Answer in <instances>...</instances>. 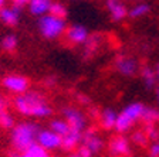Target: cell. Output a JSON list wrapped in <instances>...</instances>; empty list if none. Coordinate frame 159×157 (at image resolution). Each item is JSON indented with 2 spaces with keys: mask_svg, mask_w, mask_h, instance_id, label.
I'll return each mask as SVG.
<instances>
[{
  "mask_svg": "<svg viewBox=\"0 0 159 157\" xmlns=\"http://www.w3.org/2000/svg\"><path fill=\"white\" fill-rule=\"evenodd\" d=\"M63 115H64V120L68 123L71 130H77L83 133L85 130V116L81 111H78L77 108L73 106H66L63 109Z\"/></svg>",
  "mask_w": 159,
  "mask_h": 157,
  "instance_id": "cell-6",
  "label": "cell"
},
{
  "mask_svg": "<svg viewBox=\"0 0 159 157\" xmlns=\"http://www.w3.org/2000/svg\"><path fill=\"white\" fill-rule=\"evenodd\" d=\"M41 129L36 123L31 122H21L16 124L11 132V146L16 151L23 153L33 144L37 143V136Z\"/></svg>",
  "mask_w": 159,
  "mask_h": 157,
  "instance_id": "cell-2",
  "label": "cell"
},
{
  "mask_svg": "<svg viewBox=\"0 0 159 157\" xmlns=\"http://www.w3.org/2000/svg\"><path fill=\"white\" fill-rule=\"evenodd\" d=\"M20 11L21 10L16 9V7H2L0 9V20L7 26H16L20 20Z\"/></svg>",
  "mask_w": 159,
  "mask_h": 157,
  "instance_id": "cell-15",
  "label": "cell"
},
{
  "mask_svg": "<svg viewBox=\"0 0 159 157\" xmlns=\"http://www.w3.org/2000/svg\"><path fill=\"white\" fill-rule=\"evenodd\" d=\"M141 120L145 124H155V122L159 120V115H158V109L152 108V106H145L141 115Z\"/></svg>",
  "mask_w": 159,
  "mask_h": 157,
  "instance_id": "cell-20",
  "label": "cell"
},
{
  "mask_svg": "<svg viewBox=\"0 0 159 157\" xmlns=\"http://www.w3.org/2000/svg\"><path fill=\"white\" fill-rule=\"evenodd\" d=\"M19 157H51L48 154V151L44 150L41 146H39V144H33L31 147H29L26 151H23V153H20Z\"/></svg>",
  "mask_w": 159,
  "mask_h": 157,
  "instance_id": "cell-21",
  "label": "cell"
},
{
  "mask_svg": "<svg viewBox=\"0 0 159 157\" xmlns=\"http://www.w3.org/2000/svg\"><path fill=\"white\" fill-rule=\"evenodd\" d=\"M115 69L124 76H134L138 72V62L132 57H118L115 61Z\"/></svg>",
  "mask_w": 159,
  "mask_h": 157,
  "instance_id": "cell-11",
  "label": "cell"
},
{
  "mask_svg": "<svg viewBox=\"0 0 159 157\" xmlns=\"http://www.w3.org/2000/svg\"><path fill=\"white\" fill-rule=\"evenodd\" d=\"M11 6L19 9V10H21L24 6H29V2H27V0H14L13 3H11Z\"/></svg>",
  "mask_w": 159,
  "mask_h": 157,
  "instance_id": "cell-29",
  "label": "cell"
},
{
  "mask_svg": "<svg viewBox=\"0 0 159 157\" xmlns=\"http://www.w3.org/2000/svg\"><path fill=\"white\" fill-rule=\"evenodd\" d=\"M143 132H145L148 140H151V142L159 140V130L156 129L155 124H146V126H145V130H143Z\"/></svg>",
  "mask_w": 159,
  "mask_h": 157,
  "instance_id": "cell-25",
  "label": "cell"
},
{
  "mask_svg": "<svg viewBox=\"0 0 159 157\" xmlns=\"http://www.w3.org/2000/svg\"><path fill=\"white\" fill-rule=\"evenodd\" d=\"M37 144L47 151L56 150V149L61 147V137L50 129H41L37 136Z\"/></svg>",
  "mask_w": 159,
  "mask_h": 157,
  "instance_id": "cell-8",
  "label": "cell"
},
{
  "mask_svg": "<svg viewBox=\"0 0 159 157\" xmlns=\"http://www.w3.org/2000/svg\"><path fill=\"white\" fill-rule=\"evenodd\" d=\"M68 157H80V156H78L77 153H70V156H68Z\"/></svg>",
  "mask_w": 159,
  "mask_h": 157,
  "instance_id": "cell-34",
  "label": "cell"
},
{
  "mask_svg": "<svg viewBox=\"0 0 159 157\" xmlns=\"http://www.w3.org/2000/svg\"><path fill=\"white\" fill-rule=\"evenodd\" d=\"M77 154H78L80 157H93V154H91V151L88 150V149L85 147V146H78V150H77Z\"/></svg>",
  "mask_w": 159,
  "mask_h": 157,
  "instance_id": "cell-28",
  "label": "cell"
},
{
  "mask_svg": "<svg viewBox=\"0 0 159 157\" xmlns=\"http://www.w3.org/2000/svg\"><path fill=\"white\" fill-rule=\"evenodd\" d=\"M0 126L4 129H11L14 128V120L11 118V115L9 112H0Z\"/></svg>",
  "mask_w": 159,
  "mask_h": 157,
  "instance_id": "cell-24",
  "label": "cell"
},
{
  "mask_svg": "<svg viewBox=\"0 0 159 157\" xmlns=\"http://www.w3.org/2000/svg\"><path fill=\"white\" fill-rule=\"evenodd\" d=\"M51 16L58 17V19L66 20L67 17V7L63 3H58V2H51V7H50V13Z\"/></svg>",
  "mask_w": 159,
  "mask_h": 157,
  "instance_id": "cell-22",
  "label": "cell"
},
{
  "mask_svg": "<svg viewBox=\"0 0 159 157\" xmlns=\"http://www.w3.org/2000/svg\"><path fill=\"white\" fill-rule=\"evenodd\" d=\"M108 150L111 153V156L114 157H124L128 156L131 153V143L129 139L124 134H116L114 136L108 143Z\"/></svg>",
  "mask_w": 159,
  "mask_h": 157,
  "instance_id": "cell-7",
  "label": "cell"
},
{
  "mask_svg": "<svg viewBox=\"0 0 159 157\" xmlns=\"http://www.w3.org/2000/svg\"><path fill=\"white\" fill-rule=\"evenodd\" d=\"M14 108L20 115L34 118H47L53 112L46 96L36 91H27L23 95H19L14 99Z\"/></svg>",
  "mask_w": 159,
  "mask_h": 157,
  "instance_id": "cell-1",
  "label": "cell"
},
{
  "mask_svg": "<svg viewBox=\"0 0 159 157\" xmlns=\"http://www.w3.org/2000/svg\"><path fill=\"white\" fill-rule=\"evenodd\" d=\"M141 76H142V79H143V84H145L146 89H156L158 82H156L155 71H153L152 68L143 67V68L141 69Z\"/></svg>",
  "mask_w": 159,
  "mask_h": 157,
  "instance_id": "cell-17",
  "label": "cell"
},
{
  "mask_svg": "<svg viewBox=\"0 0 159 157\" xmlns=\"http://www.w3.org/2000/svg\"><path fill=\"white\" fill-rule=\"evenodd\" d=\"M6 111V102H4L3 98H0V112H4Z\"/></svg>",
  "mask_w": 159,
  "mask_h": 157,
  "instance_id": "cell-30",
  "label": "cell"
},
{
  "mask_svg": "<svg viewBox=\"0 0 159 157\" xmlns=\"http://www.w3.org/2000/svg\"><path fill=\"white\" fill-rule=\"evenodd\" d=\"M50 7H51L50 0H30L29 2V10L33 16H47L50 13Z\"/></svg>",
  "mask_w": 159,
  "mask_h": 157,
  "instance_id": "cell-16",
  "label": "cell"
},
{
  "mask_svg": "<svg viewBox=\"0 0 159 157\" xmlns=\"http://www.w3.org/2000/svg\"><path fill=\"white\" fill-rule=\"evenodd\" d=\"M78 98H80V102H83V103H89V99L87 98L85 95H78Z\"/></svg>",
  "mask_w": 159,
  "mask_h": 157,
  "instance_id": "cell-32",
  "label": "cell"
},
{
  "mask_svg": "<svg viewBox=\"0 0 159 157\" xmlns=\"http://www.w3.org/2000/svg\"><path fill=\"white\" fill-rule=\"evenodd\" d=\"M149 156L151 157H159V140L151 143V146H149Z\"/></svg>",
  "mask_w": 159,
  "mask_h": 157,
  "instance_id": "cell-27",
  "label": "cell"
},
{
  "mask_svg": "<svg viewBox=\"0 0 159 157\" xmlns=\"http://www.w3.org/2000/svg\"><path fill=\"white\" fill-rule=\"evenodd\" d=\"M151 11V6L148 3H136L128 10V16L132 19H141Z\"/></svg>",
  "mask_w": 159,
  "mask_h": 157,
  "instance_id": "cell-19",
  "label": "cell"
},
{
  "mask_svg": "<svg viewBox=\"0 0 159 157\" xmlns=\"http://www.w3.org/2000/svg\"><path fill=\"white\" fill-rule=\"evenodd\" d=\"M155 76H156V82H158V85H159V62L156 64V67H155Z\"/></svg>",
  "mask_w": 159,
  "mask_h": 157,
  "instance_id": "cell-31",
  "label": "cell"
},
{
  "mask_svg": "<svg viewBox=\"0 0 159 157\" xmlns=\"http://www.w3.org/2000/svg\"><path fill=\"white\" fill-rule=\"evenodd\" d=\"M116 116H118V113L112 108H104L99 112V124H101V128L105 129V130L114 129L115 128Z\"/></svg>",
  "mask_w": 159,
  "mask_h": 157,
  "instance_id": "cell-14",
  "label": "cell"
},
{
  "mask_svg": "<svg viewBox=\"0 0 159 157\" xmlns=\"http://www.w3.org/2000/svg\"><path fill=\"white\" fill-rule=\"evenodd\" d=\"M143 108H145V105L141 103V102L128 103L125 108L118 113L116 122H115V128L114 129H115L118 133H125V132H128L136 122L141 120V115H142Z\"/></svg>",
  "mask_w": 159,
  "mask_h": 157,
  "instance_id": "cell-3",
  "label": "cell"
},
{
  "mask_svg": "<svg viewBox=\"0 0 159 157\" xmlns=\"http://www.w3.org/2000/svg\"><path fill=\"white\" fill-rule=\"evenodd\" d=\"M155 96H156V101H158V108H156V109H158V115H159V88L155 89Z\"/></svg>",
  "mask_w": 159,
  "mask_h": 157,
  "instance_id": "cell-33",
  "label": "cell"
},
{
  "mask_svg": "<svg viewBox=\"0 0 159 157\" xmlns=\"http://www.w3.org/2000/svg\"><path fill=\"white\" fill-rule=\"evenodd\" d=\"M50 130H53L56 134H58L60 137H64L71 129H70L68 123L64 119H53L50 122Z\"/></svg>",
  "mask_w": 159,
  "mask_h": 157,
  "instance_id": "cell-18",
  "label": "cell"
},
{
  "mask_svg": "<svg viewBox=\"0 0 159 157\" xmlns=\"http://www.w3.org/2000/svg\"><path fill=\"white\" fill-rule=\"evenodd\" d=\"M132 142L135 144H138V146H146L148 144V137H146L145 132H135V133L132 134Z\"/></svg>",
  "mask_w": 159,
  "mask_h": 157,
  "instance_id": "cell-26",
  "label": "cell"
},
{
  "mask_svg": "<svg viewBox=\"0 0 159 157\" xmlns=\"http://www.w3.org/2000/svg\"><path fill=\"white\" fill-rule=\"evenodd\" d=\"M2 7H4V2H3V0H0V9H2Z\"/></svg>",
  "mask_w": 159,
  "mask_h": 157,
  "instance_id": "cell-35",
  "label": "cell"
},
{
  "mask_svg": "<svg viewBox=\"0 0 159 157\" xmlns=\"http://www.w3.org/2000/svg\"><path fill=\"white\" fill-rule=\"evenodd\" d=\"M64 36H66L67 41H70L71 44H84L89 38V33H88V30H87V27L81 26V24L70 26L66 30Z\"/></svg>",
  "mask_w": 159,
  "mask_h": 157,
  "instance_id": "cell-9",
  "label": "cell"
},
{
  "mask_svg": "<svg viewBox=\"0 0 159 157\" xmlns=\"http://www.w3.org/2000/svg\"><path fill=\"white\" fill-rule=\"evenodd\" d=\"M83 133L77 130H70L64 137H61V147L67 151H71L75 147H78L81 140H83Z\"/></svg>",
  "mask_w": 159,
  "mask_h": 157,
  "instance_id": "cell-13",
  "label": "cell"
},
{
  "mask_svg": "<svg viewBox=\"0 0 159 157\" xmlns=\"http://www.w3.org/2000/svg\"><path fill=\"white\" fill-rule=\"evenodd\" d=\"M107 6V10H108L109 16L114 21H121L124 20L126 16H128V7L125 6L124 3L121 2H116V0H108L105 3Z\"/></svg>",
  "mask_w": 159,
  "mask_h": 157,
  "instance_id": "cell-12",
  "label": "cell"
},
{
  "mask_svg": "<svg viewBox=\"0 0 159 157\" xmlns=\"http://www.w3.org/2000/svg\"><path fill=\"white\" fill-rule=\"evenodd\" d=\"M2 85L7 89V91L17 94V95H23L29 91L30 82L24 75H19V74H10L6 75L2 81Z\"/></svg>",
  "mask_w": 159,
  "mask_h": 157,
  "instance_id": "cell-5",
  "label": "cell"
},
{
  "mask_svg": "<svg viewBox=\"0 0 159 157\" xmlns=\"http://www.w3.org/2000/svg\"><path fill=\"white\" fill-rule=\"evenodd\" d=\"M39 28H40V33L43 34V37H46L48 40H56L66 33L67 24H66V20L54 17L51 14H47V16L40 17Z\"/></svg>",
  "mask_w": 159,
  "mask_h": 157,
  "instance_id": "cell-4",
  "label": "cell"
},
{
  "mask_svg": "<svg viewBox=\"0 0 159 157\" xmlns=\"http://www.w3.org/2000/svg\"><path fill=\"white\" fill-rule=\"evenodd\" d=\"M81 144L85 146L91 154L99 153L104 147V140L99 137V134L97 133L93 129H88V130H84L83 133V140H81Z\"/></svg>",
  "mask_w": 159,
  "mask_h": 157,
  "instance_id": "cell-10",
  "label": "cell"
},
{
  "mask_svg": "<svg viewBox=\"0 0 159 157\" xmlns=\"http://www.w3.org/2000/svg\"><path fill=\"white\" fill-rule=\"evenodd\" d=\"M2 47H3L4 51L7 52H11L16 50L17 47V37L10 34V36H6L3 40H2Z\"/></svg>",
  "mask_w": 159,
  "mask_h": 157,
  "instance_id": "cell-23",
  "label": "cell"
}]
</instances>
